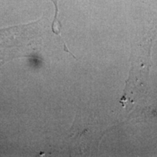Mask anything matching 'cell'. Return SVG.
<instances>
[{
    "label": "cell",
    "mask_w": 157,
    "mask_h": 157,
    "mask_svg": "<svg viewBox=\"0 0 157 157\" xmlns=\"http://www.w3.org/2000/svg\"><path fill=\"white\" fill-rule=\"evenodd\" d=\"M53 2L55 7H56V15H55V18L53 23H52V30L56 34H59L60 31V23L57 19V17H58V0H52Z\"/></svg>",
    "instance_id": "obj_1"
}]
</instances>
